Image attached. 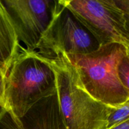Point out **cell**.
Wrapping results in <instances>:
<instances>
[{
    "label": "cell",
    "instance_id": "cell-1",
    "mask_svg": "<svg viewBox=\"0 0 129 129\" xmlns=\"http://www.w3.org/2000/svg\"><path fill=\"white\" fill-rule=\"evenodd\" d=\"M56 91V74L47 58L20 47L6 75L2 108L19 120L34 105Z\"/></svg>",
    "mask_w": 129,
    "mask_h": 129
},
{
    "label": "cell",
    "instance_id": "cell-2",
    "mask_svg": "<svg viewBox=\"0 0 129 129\" xmlns=\"http://www.w3.org/2000/svg\"><path fill=\"white\" fill-rule=\"evenodd\" d=\"M127 54V47L112 43L89 54L62 55L73 66L82 85L92 97L103 104L115 107L129 99L117 72L118 63Z\"/></svg>",
    "mask_w": 129,
    "mask_h": 129
},
{
    "label": "cell",
    "instance_id": "cell-3",
    "mask_svg": "<svg viewBox=\"0 0 129 129\" xmlns=\"http://www.w3.org/2000/svg\"><path fill=\"white\" fill-rule=\"evenodd\" d=\"M47 59L56 74L59 106L67 128L107 129L113 107L96 100L86 91L64 55Z\"/></svg>",
    "mask_w": 129,
    "mask_h": 129
},
{
    "label": "cell",
    "instance_id": "cell-4",
    "mask_svg": "<svg viewBox=\"0 0 129 129\" xmlns=\"http://www.w3.org/2000/svg\"><path fill=\"white\" fill-rule=\"evenodd\" d=\"M100 47L62 0H58L52 20L36 52L45 57L54 58L64 54H89Z\"/></svg>",
    "mask_w": 129,
    "mask_h": 129
},
{
    "label": "cell",
    "instance_id": "cell-5",
    "mask_svg": "<svg viewBox=\"0 0 129 129\" xmlns=\"http://www.w3.org/2000/svg\"><path fill=\"white\" fill-rule=\"evenodd\" d=\"M62 3L101 46L117 43L129 47L123 13L114 0H62Z\"/></svg>",
    "mask_w": 129,
    "mask_h": 129
},
{
    "label": "cell",
    "instance_id": "cell-6",
    "mask_svg": "<svg viewBox=\"0 0 129 129\" xmlns=\"http://www.w3.org/2000/svg\"><path fill=\"white\" fill-rule=\"evenodd\" d=\"M15 28L19 42L28 51H36L56 10L55 0L2 1Z\"/></svg>",
    "mask_w": 129,
    "mask_h": 129
},
{
    "label": "cell",
    "instance_id": "cell-7",
    "mask_svg": "<svg viewBox=\"0 0 129 129\" xmlns=\"http://www.w3.org/2000/svg\"><path fill=\"white\" fill-rule=\"evenodd\" d=\"M20 47L11 18L0 1V70L6 77Z\"/></svg>",
    "mask_w": 129,
    "mask_h": 129
},
{
    "label": "cell",
    "instance_id": "cell-8",
    "mask_svg": "<svg viewBox=\"0 0 129 129\" xmlns=\"http://www.w3.org/2000/svg\"><path fill=\"white\" fill-rule=\"evenodd\" d=\"M0 129H55L45 116L29 110L18 120L4 108H0Z\"/></svg>",
    "mask_w": 129,
    "mask_h": 129
},
{
    "label": "cell",
    "instance_id": "cell-9",
    "mask_svg": "<svg viewBox=\"0 0 129 129\" xmlns=\"http://www.w3.org/2000/svg\"><path fill=\"white\" fill-rule=\"evenodd\" d=\"M129 119V99L124 103L113 107L108 119L107 129H110Z\"/></svg>",
    "mask_w": 129,
    "mask_h": 129
},
{
    "label": "cell",
    "instance_id": "cell-10",
    "mask_svg": "<svg viewBox=\"0 0 129 129\" xmlns=\"http://www.w3.org/2000/svg\"><path fill=\"white\" fill-rule=\"evenodd\" d=\"M118 78L129 94V55L127 53L122 57L117 68Z\"/></svg>",
    "mask_w": 129,
    "mask_h": 129
},
{
    "label": "cell",
    "instance_id": "cell-11",
    "mask_svg": "<svg viewBox=\"0 0 129 129\" xmlns=\"http://www.w3.org/2000/svg\"><path fill=\"white\" fill-rule=\"evenodd\" d=\"M117 6L122 10L124 15L125 26L129 35V0H114Z\"/></svg>",
    "mask_w": 129,
    "mask_h": 129
},
{
    "label": "cell",
    "instance_id": "cell-12",
    "mask_svg": "<svg viewBox=\"0 0 129 129\" xmlns=\"http://www.w3.org/2000/svg\"><path fill=\"white\" fill-rule=\"evenodd\" d=\"M5 84H6V76L0 70V108H2L5 103Z\"/></svg>",
    "mask_w": 129,
    "mask_h": 129
},
{
    "label": "cell",
    "instance_id": "cell-13",
    "mask_svg": "<svg viewBox=\"0 0 129 129\" xmlns=\"http://www.w3.org/2000/svg\"><path fill=\"white\" fill-rule=\"evenodd\" d=\"M110 129H129V119L121 122L120 123Z\"/></svg>",
    "mask_w": 129,
    "mask_h": 129
},
{
    "label": "cell",
    "instance_id": "cell-14",
    "mask_svg": "<svg viewBox=\"0 0 129 129\" xmlns=\"http://www.w3.org/2000/svg\"><path fill=\"white\" fill-rule=\"evenodd\" d=\"M127 53H128V54L129 55V47H127Z\"/></svg>",
    "mask_w": 129,
    "mask_h": 129
}]
</instances>
